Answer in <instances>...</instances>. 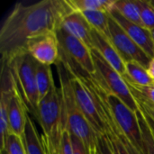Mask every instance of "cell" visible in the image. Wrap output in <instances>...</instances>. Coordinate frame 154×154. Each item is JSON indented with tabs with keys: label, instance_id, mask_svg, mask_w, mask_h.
<instances>
[{
	"label": "cell",
	"instance_id": "23",
	"mask_svg": "<svg viewBox=\"0 0 154 154\" xmlns=\"http://www.w3.org/2000/svg\"><path fill=\"white\" fill-rule=\"evenodd\" d=\"M140 10H141V19L143 27L152 31L154 29V9L149 5L148 1L138 0Z\"/></svg>",
	"mask_w": 154,
	"mask_h": 154
},
{
	"label": "cell",
	"instance_id": "22",
	"mask_svg": "<svg viewBox=\"0 0 154 154\" xmlns=\"http://www.w3.org/2000/svg\"><path fill=\"white\" fill-rule=\"evenodd\" d=\"M1 149H5L8 154H27L23 137L13 133L7 135L5 146Z\"/></svg>",
	"mask_w": 154,
	"mask_h": 154
},
{
	"label": "cell",
	"instance_id": "28",
	"mask_svg": "<svg viewBox=\"0 0 154 154\" xmlns=\"http://www.w3.org/2000/svg\"><path fill=\"white\" fill-rule=\"evenodd\" d=\"M97 153L98 154H114L111 145L107 137L104 134L98 136V145H97Z\"/></svg>",
	"mask_w": 154,
	"mask_h": 154
},
{
	"label": "cell",
	"instance_id": "31",
	"mask_svg": "<svg viewBox=\"0 0 154 154\" xmlns=\"http://www.w3.org/2000/svg\"><path fill=\"white\" fill-rule=\"evenodd\" d=\"M147 70H148V72H149V74H150V76L152 78V79L153 80L154 82V58L151 60L150 64H149V66L147 68Z\"/></svg>",
	"mask_w": 154,
	"mask_h": 154
},
{
	"label": "cell",
	"instance_id": "13",
	"mask_svg": "<svg viewBox=\"0 0 154 154\" xmlns=\"http://www.w3.org/2000/svg\"><path fill=\"white\" fill-rule=\"evenodd\" d=\"M61 28L81 41L90 50L93 49L92 30L93 28L84 17L81 12L73 11L67 15L61 23Z\"/></svg>",
	"mask_w": 154,
	"mask_h": 154
},
{
	"label": "cell",
	"instance_id": "1",
	"mask_svg": "<svg viewBox=\"0 0 154 154\" xmlns=\"http://www.w3.org/2000/svg\"><path fill=\"white\" fill-rule=\"evenodd\" d=\"M73 11L68 0L15 4L0 28L1 62L9 63L15 57L28 53L27 46L32 40L57 32L64 18Z\"/></svg>",
	"mask_w": 154,
	"mask_h": 154
},
{
	"label": "cell",
	"instance_id": "8",
	"mask_svg": "<svg viewBox=\"0 0 154 154\" xmlns=\"http://www.w3.org/2000/svg\"><path fill=\"white\" fill-rule=\"evenodd\" d=\"M67 71L69 74L75 99L79 109L81 110L90 125L93 127L97 134L98 136L104 135L106 134L105 124L99 115L97 104L94 99L93 95L91 94L90 90L80 76L68 69Z\"/></svg>",
	"mask_w": 154,
	"mask_h": 154
},
{
	"label": "cell",
	"instance_id": "11",
	"mask_svg": "<svg viewBox=\"0 0 154 154\" xmlns=\"http://www.w3.org/2000/svg\"><path fill=\"white\" fill-rule=\"evenodd\" d=\"M111 16L126 32L130 38L151 58H154V43L151 31L125 18L115 7L109 12Z\"/></svg>",
	"mask_w": 154,
	"mask_h": 154
},
{
	"label": "cell",
	"instance_id": "16",
	"mask_svg": "<svg viewBox=\"0 0 154 154\" xmlns=\"http://www.w3.org/2000/svg\"><path fill=\"white\" fill-rule=\"evenodd\" d=\"M35 77H36V85H37V89L39 94V103H40V101H42L48 95L51 87L55 84L53 80L51 66L44 65L37 61Z\"/></svg>",
	"mask_w": 154,
	"mask_h": 154
},
{
	"label": "cell",
	"instance_id": "32",
	"mask_svg": "<svg viewBox=\"0 0 154 154\" xmlns=\"http://www.w3.org/2000/svg\"><path fill=\"white\" fill-rule=\"evenodd\" d=\"M148 3H149V5L154 9V0H148Z\"/></svg>",
	"mask_w": 154,
	"mask_h": 154
},
{
	"label": "cell",
	"instance_id": "24",
	"mask_svg": "<svg viewBox=\"0 0 154 154\" xmlns=\"http://www.w3.org/2000/svg\"><path fill=\"white\" fill-rule=\"evenodd\" d=\"M123 78L125 80V82L128 85L130 89H133V90L138 92L144 98H146L147 100H149L150 102L154 104V84L149 85V86H140V85L133 83L127 78H125V77H123Z\"/></svg>",
	"mask_w": 154,
	"mask_h": 154
},
{
	"label": "cell",
	"instance_id": "12",
	"mask_svg": "<svg viewBox=\"0 0 154 154\" xmlns=\"http://www.w3.org/2000/svg\"><path fill=\"white\" fill-rule=\"evenodd\" d=\"M28 108L21 96L16 83L14 86L8 101V121L10 133L17 134L21 137L23 136L25 125L28 118Z\"/></svg>",
	"mask_w": 154,
	"mask_h": 154
},
{
	"label": "cell",
	"instance_id": "20",
	"mask_svg": "<svg viewBox=\"0 0 154 154\" xmlns=\"http://www.w3.org/2000/svg\"><path fill=\"white\" fill-rule=\"evenodd\" d=\"M114 7L130 22L143 27L138 0H116Z\"/></svg>",
	"mask_w": 154,
	"mask_h": 154
},
{
	"label": "cell",
	"instance_id": "10",
	"mask_svg": "<svg viewBox=\"0 0 154 154\" xmlns=\"http://www.w3.org/2000/svg\"><path fill=\"white\" fill-rule=\"evenodd\" d=\"M27 52L39 63L56 64L59 56V41L56 32L48 33L32 40L27 46Z\"/></svg>",
	"mask_w": 154,
	"mask_h": 154
},
{
	"label": "cell",
	"instance_id": "6",
	"mask_svg": "<svg viewBox=\"0 0 154 154\" xmlns=\"http://www.w3.org/2000/svg\"><path fill=\"white\" fill-rule=\"evenodd\" d=\"M92 57L97 73L92 76L110 93L121 99L132 111L137 113L139 106L123 76L116 71L96 50L92 49Z\"/></svg>",
	"mask_w": 154,
	"mask_h": 154
},
{
	"label": "cell",
	"instance_id": "9",
	"mask_svg": "<svg viewBox=\"0 0 154 154\" xmlns=\"http://www.w3.org/2000/svg\"><path fill=\"white\" fill-rule=\"evenodd\" d=\"M109 14V13H108ZM110 40L125 62L134 60L148 68L151 58L130 38L126 32L109 14Z\"/></svg>",
	"mask_w": 154,
	"mask_h": 154
},
{
	"label": "cell",
	"instance_id": "3",
	"mask_svg": "<svg viewBox=\"0 0 154 154\" xmlns=\"http://www.w3.org/2000/svg\"><path fill=\"white\" fill-rule=\"evenodd\" d=\"M56 67L60 79V89L63 99L67 130L71 135L79 139L91 153L97 154L98 135L94 131L76 102L69 72L60 61H57Z\"/></svg>",
	"mask_w": 154,
	"mask_h": 154
},
{
	"label": "cell",
	"instance_id": "27",
	"mask_svg": "<svg viewBox=\"0 0 154 154\" xmlns=\"http://www.w3.org/2000/svg\"><path fill=\"white\" fill-rule=\"evenodd\" d=\"M60 154H74L72 143H71V135L68 130L64 132L63 136H62Z\"/></svg>",
	"mask_w": 154,
	"mask_h": 154
},
{
	"label": "cell",
	"instance_id": "21",
	"mask_svg": "<svg viewBox=\"0 0 154 154\" xmlns=\"http://www.w3.org/2000/svg\"><path fill=\"white\" fill-rule=\"evenodd\" d=\"M137 118L140 124L142 135H143V142L144 146L145 154H154V134L152 132L143 112L140 110L136 113Z\"/></svg>",
	"mask_w": 154,
	"mask_h": 154
},
{
	"label": "cell",
	"instance_id": "26",
	"mask_svg": "<svg viewBox=\"0 0 154 154\" xmlns=\"http://www.w3.org/2000/svg\"><path fill=\"white\" fill-rule=\"evenodd\" d=\"M105 135L107 137V139L109 141V143L111 145V148L113 150L114 154H130L129 152L127 151L126 147L123 144V143L115 134H106Z\"/></svg>",
	"mask_w": 154,
	"mask_h": 154
},
{
	"label": "cell",
	"instance_id": "33",
	"mask_svg": "<svg viewBox=\"0 0 154 154\" xmlns=\"http://www.w3.org/2000/svg\"><path fill=\"white\" fill-rule=\"evenodd\" d=\"M0 154H8V153H7V152H6L5 149H1V151H0Z\"/></svg>",
	"mask_w": 154,
	"mask_h": 154
},
{
	"label": "cell",
	"instance_id": "29",
	"mask_svg": "<svg viewBox=\"0 0 154 154\" xmlns=\"http://www.w3.org/2000/svg\"><path fill=\"white\" fill-rule=\"evenodd\" d=\"M71 143L74 154H93L89 152V150L83 144V143L79 139H78L74 135H71Z\"/></svg>",
	"mask_w": 154,
	"mask_h": 154
},
{
	"label": "cell",
	"instance_id": "18",
	"mask_svg": "<svg viewBox=\"0 0 154 154\" xmlns=\"http://www.w3.org/2000/svg\"><path fill=\"white\" fill-rule=\"evenodd\" d=\"M81 13L94 30L110 40L108 13L103 11H83Z\"/></svg>",
	"mask_w": 154,
	"mask_h": 154
},
{
	"label": "cell",
	"instance_id": "30",
	"mask_svg": "<svg viewBox=\"0 0 154 154\" xmlns=\"http://www.w3.org/2000/svg\"><path fill=\"white\" fill-rule=\"evenodd\" d=\"M142 112H143V116H144V117H145V119H146V121H147V123H148V125H149V126H150V128L152 130V132L154 134V116H151V115H148L147 113H145L143 111H142Z\"/></svg>",
	"mask_w": 154,
	"mask_h": 154
},
{
	"label": "cell",
	"instance_id": "14",
	"mask_svg": "<svg viewBox=\"0 0 154 154\" xmlns=\"http://www.w3.org/2000/svg\"><path fill=\"white\" fill-rule=\"evenodd\" d=\"M92 42L93 49H96L116 71H118L122 76L126 74L125 62L109 39L93 29Z\"/></svg>",
	"mask_w": 154,
	"mask_h": 154
},
{
	"label": "cell",
	"instance_id": "4",
	"mask_svg": "<svg viewBox=\"0 0 154 154\" xmlns=\"http://www.w3.org/2000/svg\"><path fill=\"white\" fill-rule=\"evenodd\" d=\"M56 34L60 50L58 61L61 62L68 70L80 76H94L97 69L91 50L61 27L57 31Z\"/></svg>",
	"mask_w": 154,
	"mask_h": 154
},
{
	"label": "cell",
	"instance_id": "17",
	"mask_svg": "<svg viewBox=\"0 0 154 154\" xmlns=\"http://www.w3.org/2000/svg\"><path fill=\"white\" fill-rule=\"evenodd\" d=\"M125 68L126 74L123 77L127 78L133 83L140 86H149L154 84L147 69L137 61L130 60L125 62Z\"/></svg>",
	"mask_w": 154,
	"mask_h": 154
},
{
	"label": "cell",
	"instance_id": "35",
	"mask_svg": "<svg viewBox=\"0 0 154 154\" xmlns=\"http://www.w3.org/2000/svg\"><path fill=\"white\" fill-rule=\"evenodd\" d=\"M97 154H98V153H97Z\"/></svg>",
	"mask_w": 154,
	"mask_h": 154
},
{
	"label": "cell",
	"instance_id": "19",
	"mask_svg": "<svg viewBox=\"0 0 154 154\" xmlns=\"http://www.w3.org/2000/svg\"><path fill=\"white\" fill-rule=\"evenodd\" d=\"M74 11H103L109 13L115 5L113 0H68Z\"/></svg>",
	"mask_w": 154,
	"mask_h": 154
},
{
	"label": "cell",
	"instance_id": "34",
	"mask_svg": "<svg viewBox=\"0 0 154 154\" xmlns=\"http://www.w3.org/2000/svg\"><path fill=\"white\" fill-rule=\"evenodd\" d=\"M151 33H152V41H153L154 43V29H152V30L151 31Z\"/></svg>",
	"mask_w": 154,
	"mask_h": 154
},
{
	"label": "cell",
	"instance_id": "7",
	"mask_svg": "<svg viewBox=\"0 0 154 154\" xmlns=\"http://www.w3.org/2000/svg\"><path fill=\"white\" fill-rule=\"evenodd\" d=\"M103 88L117 126L138 153L145 154L142 131L136 113L132 111L116 95L107 91L104 87Z\"/></svg>",
	"mask_w": 154,
	"mask_h": 154
},
{
	"label": "cell",
	"instance_id": "15",
	"mask_svg": "<svg viewBox=\"0 0 154 154\" xmlns=\"http://www.w3.org/2000/svg\"><path fill=\"white\" fill-rule=\"evenodd\" d=\"M27 154H47L32 119L28 116L23 136Z\"/></svg>",
	"mask_w": 154,
	"mask_h": 154
},
{
	"label": "cell",
	"instance_id": "25",
	"mask_svg": "<svg viewBox=\"0 0 154 154\" xmlns=\"http://www.w3.org/2000/svg\"><path fill=\"white\" fill-rule=\"evenodd\" d=\"M130 90H131V92H132V94H133V96H134V99H135V101H136V103H137V105L139 106V108L142 111L147 113L148 115H151V116H154L153 103H152L149 100H147L146 98H144L138 92H136V91H134L133 89H130Z\"/></svg>",
	"mask_w": 154,
	"mask_h": 154
},
{
	"label": "cell",
	"instance_id": "5",
	"mask_svg": "<svg viewBox=\"0 0 154 154\" xmlns=\"http://www.w3.org/2000/svg\"><path fill=\"white\" fill-rule=\"evenodd\" d=\"M6 64L14 76L17 88L23 97L28 111L33 116L39 105V94L36 85L35 70L37 61L29 54L23 53Z\"/></svg>",
	"mask_w": 154,
	"mask_h": 154
},
{
	"label": "cell",
	"instance_id": "2",
	"mask_svg": "<svg viewBox=\"0 0 154 154\" xmlns=\"http://www.w3.org/2000/svg\"><path fill=\"white\" fill-rule=\"evenodd\" d=\"M34 117L42 127L41 138L47 154H60L61 140L67 127L61 92L55 84L40 101Z\"/></svg>",
	"mask_w": 154,
	"mask_h": 154
}]
</instances>
